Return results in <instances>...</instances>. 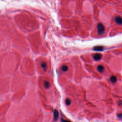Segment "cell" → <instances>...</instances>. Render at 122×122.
Wrapping results in <instances>:
<instances>
[{
    "mask_svg": "<svg viewBox=\"0 0 122 122\" xmlns=\"http://www.w3.org/2000/svg\"><path fill=\"white\" fill-rule=\"evenodd\" d=\"M116 23L122 25V18L120 16H116L114 19Z\"/></svg>",
    "mask_w": 122,
    "mask_h": 122,
    "instance_id": "obj_2",
    "label": "cell"
},
{
    "mask_svg": "<svg viewBox=\"0 0 122 122\" xmlns=\"http://www.w3.org/2000/svg\"><path fill=\"white\" fill-rule=\"evenodd\" d=\"M117 116H118V117L120 119H122V113H118L117 114Z\"/></svg>",
    "mask_w": 122,
    "mask_h": 122,
    "instance_id": "obj_12",
    "label": "cell"
},
{
    "mask_svg": "<svg viewBox=\"0 0 122 122\" xmlns=\"http://www.w3.org/2000/svg\"><path fill=\"white\" fill-rule=\"evenodd\" d=\"M61 122H71L70 121H68V120H62V119L61 120Z\"/></svg>",
    "mask_w": 122,
    "mask_h": 122,
    "instance_id": "obj_13",
    "label": "cell"
},
{
    "mask_svg": "<svg viewBox=\"0 0 122 122\" xmlns=\"http://www.w3.org/2000/svg\"><path fill=\"white\" fill-rule=\"evenodd\" d=\"M41 68L44 70L45 71L46 70V68H47V64L46 62H42L41 63Z\"/></svg>",
    "mask_w": 122,
    "mask_h": 122,
    "instance_id": "obj_8",
    "label": "cell"
},
{
    "mask_svg": "<svg viewBox=\"0 0 122 122\" xmlns=\"http://www.w3.org/2000/svg\"><path fill=\"white\" fill-rule=\"evenodd\" d=\"M97 31L99 35H102L104 33L105 27L104 25L101 23H99L97 25Z\"/></svg>",
    "mask_w": 122,
    "mask_h": 122,
    "instance_id": "obj_1",
    "label": "cell"
},
{
    "mask_svg": "<svg viewBox=\"0 0 122 122\" xmlns=\"http://www.w3.org/2000/svg\"><path fill=\"white\" fill-rule=\"evenodd\" d=\"M118 105L121 106V105H122V101H119L118 103Z\"/></svg>",
    "mask_w": 122,
    "mask_h": 122,
    "instance_id": "obj_14",
    "label": "cell"
},
{
    "mask_svg": "<svg viewBox=\"0 0 122 122\" xmlns=\"http://www.w3.org/2000/svg\"><path fill=\"white\" fill-rule=\"evenodd\" d=\"M93 50L96 51H102L104 49V47L102 46H96L93 47Z\"/></svg>",
    "mask_w": 122,
    "mask_h": 122,
    "instance_id": "obj_4",
    "label": "cell"
},
{
    "mask_svg": "<svg viewBox=\"0 0 122 122\" xmlns=\"http://www.w3.org/2000/svg\"><path fill=\"white\" fill-rule=\"evenodd\" d=\"M44 87L45 88H49V86H50V83L49 82L47 81H44Z\"/></svg>",
    "mask_w": 122,
    "mask_h": 122,
    "instance_id": "obj_9",
    "label": "cell"
},
{
    "mask_svg": "<svg viewBox=\"0 0 122 122\" xmlns=\"http://www.w3.org/2000/svg\"><path fill=\"white\" fill-rule=\"evenodd\" d=\"M97 70L100 73L103 72L104 70V68L103 66L102 65H98V66L97 67Z\"/></svg>",
    "mask_w": 122,
    "mask_h": 122,
    "instance_id": "obj_5",
    "label": "cell"
},
{
    "mask_svg": "<svg viewBox=\"0 0 122 122\" xmlns=\"http://www.w3.org/2000/svg\"><path fill=\"white\" fill-rule=\"evenodd\" d=\"M93 58L94 60L95 61H99L101 60L102 58V54L100 53H95L93 55Z\"/></svg>",
    "mask_w": 122,
    "mask_h": 122,
    "instance_id": "obj_3",
    "label": "cell"
},
{
    "mask_svg": "<svg viewBox=\"0 0 122 122\" xmlns=\"http://www.w3.org/2000/svg\"><path fill=\"white\" fill-rule=\"evenodd\" d=\"M61 70L63 71H66L68 70V67L67 65H62L61 67Z\"/></svg>",
    "mask_w": 122,
    "mask_h": 122,
    "instance_id": "obj_10",
    "label": "cell"
},
{
    "mask_svg": "<svg viewBox=\"0 0 122 122\" xmlns=\"http://www.w3.org/2000/svg\"><path fill=\"white\" fill-rule=\"evenodd\" d=\"M110 80V81H111V82L112 83H115L116 82V81H117V78H116V77L115 76L113 75V76H112L111 77Z\"/></svg>",
    "mask_w": 122,
    "mask_h": 122,
    "instance_id": "obj_7",
    "label": "cell"
},
{
    "mask_svg": "<svg viewBox=\"0 0 122 122\" xmlns=\"http://www.w3.org/2000/svg\"><path fill=\"white\" fill-rule=\"evenodd\" d=\"M65 103L67 105H69L71 104V100L69 99H67L65 100Z\"/></svg>",
    "mask_w": 122,
    "mask_h": 122,
    "instance_id": "obj_11",
    "label": "cell"
},
{
    "mask_svg": "<svg viewBox=\"0 0 122 122\" xmlns=\"http://www.w3.org/2000/svg\"><path fill=\"white\" fill-rule=\"evenodd\" d=\"M58 117H59V113L58 112L57 110H55L53 112V118H54V120L55 121H57V119H58Z\"/></svg>",
    "mask_w": 122,
    "mask_h": 122,
    "instance_id": "obj_6",
    "label": "cell"
}]
</instances>
